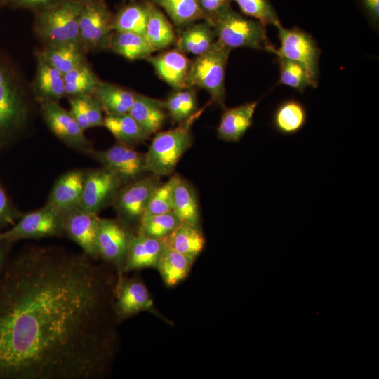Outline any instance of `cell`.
<instances>
[{
	"label": "cell",
	"instance_id": "49",
	"mask_svg": "<svg viewBox=\"0 0 379 379\" xmlns=\"http://www.w3.org/2000/svg\"><path fill=\"white\" fill-rule=\"evenodd\" d=\"M79 1L85 4L94 2V1H101V0H79Z\"/></svg>",
	"mask_w": 379,
	"mask_h": 379
},
{
	"label": "cell",
	"instance_id": "17",
	"mask_svg": "<svg viewBox=\"0 0 379 379\" xmlns=\"http://www.w3.org/2000/svg\"><path fill=\"white\" fill-rule=\"evenodd\" d=\"M85 171L74 168L62 174L54 182L46 204L61 213L79 206Z\"/></svg>",
	"mask_w": 379,
	"mask_h": 379
},
{
	"label": "cell",
	"instance_id": "16",
	"mask_svg": "<svg viewBox=\"0 0 379 379\" xmlns=\"http://www.w3.org/2000/svg\"><path fill=\"white\" fill-rule=\"evenodd\" d=\"M113 308L117 321L142 311L158 314L145 285L136 278L122 277L116 281Z\"/></svg>",
	"mask_w": 379,
	"mask_h": 379
},
{
	"label": "cell",
	"instance_id": "31",
	"mask_svg": "<svg viewBox=\"0 0 379 379\" xmlns=\"http://www.w3.org/2000/svg\"><path fill=\"white\" fill-rule=\"evenodd\" d=\"M109 48L129 60L147 59L155 51L143 35L128 32H114Z\"/></svg>",
	"mask_w": 379,
	"mask_h": 379
},
{
	"label": "cell",
	"instance_id": "24",
	"mask_svg": "<svg viewBox=\"0 0 379 379\" xmlns=\"http://www.w3.org/2000/svg\"><path fill=\"white\" fill-rule=\"evenodd\" d=\"M307 118V110L304 105L297 100L289 99L276 107L272 117V124L279 133L292 135L303 128Z\"/></svg>",
	"mask_w": 379,
	"mask_h": 379
},
{
	"label": "cell",
	"instance_id": "4",
	"mask_svg": "<svg viewBox=\"0 0 379 379\" xmlns=\"http://www.w3.org/2000/svg\"><path fill=\"white\" fill-rule=\"evenodd\" d=\"M209 102L179 125L156 134L145 154L147 171L160 176L171 174L192 142V126Z\"/></svg>",
	"mask_w": 379,
	"mask_h": 379
},
{
	"label": "cell",
	"instance_id": "25",
	"mask_svg": "<svg viewBox=\"0 0 379 379\" xmlns=\"http://www.w3.org/2000/svg\"><path fill=\"white\" fill-rule=\"evenodd\" d=\"M215 32L208 22L192 23L185 27L176 39L175 49L182 53L198 56L210 48L215 41Z\"/></svg>",
	"mask_w": 379,
	"mask_h": 379
},
{
	"label": "cell",
	"instance_id": "14",
	"mask_svg": "<svg viewBox=\"0 0 379 379\" xmlns=\"http://www.w3.org/2000/svg\"><path fill=\"white\" fill-rule=\"evenodd\" d=\"M40 109L48 128L64 144L86 155L93 149L84 131L69 111L58 102L40 105Z\"/></svg>",
	"mask_w": 379,
	"mask_h": 379
},
{
	"label": "cell",
	"instance_id": "40",
	"mask_svg": "<svg viewBox=\"0 0 379 379\" xmlns=\"http://www.w3.org/2000/svg\"><path fill=\"white\" fill-rule=\"evenodd\" d=\"M236 2L242 13L260 21L264 25L276 26L280 23L274 8L270 0H231Z\"/></svg>",
	"mask_w": 379,
	"mask_h": 379
},
{
	"label": "cell",
	"instance_id": "35",
	"mask_svg": "<svg viewBox=\"0 0 379 379\" xmlns=\"http://www.w3.org/2000/svg\"><path fill=\"white\" fill-rule=\"evenodd\" d=\"M66 95H93L100 80L87 61L63 74Z\"/></svg>",
	"mask_w": 379,
	"mask_h": 379
},
{
	"label": "cell",
	"instance_id": "41",
	"mask_svg": "<svg viewBox=\"0 0 379 379\" xmlns=\"http://www.w3.org/2000/svg\"><path fill=\"white\" fill-rule=\"evenodd\" d=\"M23 215L10 199L0 182V232L13 225Z\"/></svg>",
	"mask_w": 379,
	"mask_h": 379
},
{
	"label": "cell",
	"instance_id": "18",
	"mask_svg": "<svg viewBox=\"0 0 379 379\" xmlns=\"http://www.w3.org/2000/svg\"><path fill=\"white\" fill-rule=\"evenodd\" d=\"M31 92L39 105L58 102L66 96L63 74L36 54V69Z\"/></svg>",
	"mask_w": 379,
	"mask_h": 379
},
{
	"label": "cell",
	"instance_id": "37",
	"mask_svg": "<svg viewBox=\"0 0 379 379\" xmlns=\"http://www.w3.org/2000/svg\"><path fill=\"white\" fill-rule=\"evenodd\" d=\"M164 105L171 118L180 123L197 111L195 91L192 88L175 91L168 96Z\"/></svg>",
	"mask_w": 379,
	"mask_h": 379
},
{
	"label": "cell",
	"instance_id": "20",
	"mask_svg": "<svg viewBox=\"0 0 379 379\" xmlns=\"http://www.w3.org/2000/svg\"><path fill=\"white\" fill-rule=\"evenodd\" d=\"M258 101L225 109L217 128L218 138L227 142L241 140L253 124V115Z\"/></svg>",
	"mask_w": 379,
	"mask_h": 379
},
{
	"label": "cell",
	"instance_id": "36",
	"mask_svg": "<svg viewBox=\"0 0 379 379\" xmlns=\"http://www.w3.org/2000/svg\"><path fill=\"white\" fill-rule=\"evenodd\" d=\"M181 222L173 211L142 217L140 220L138 234L164 239Z\"/></svg>",
	"mask_w": 379,
	"mask_h": 379
},
{
	"label": "cell",
	"instance_id": "21",
	"mask_svg": "<svg viewBox=\"0 0 379 379\" xmlns=\"http://www.w3.org/2000/svg\"><path fill=\"white\" fill-rule=\"evenodd\" d=\"M165 248L164 239H157L140 234L132 238L123 268V274L136 270L157 267Z\"/></svg>",
	"mask_w": 379,
	"mask_h": 379
},
{
	"label": "cell",
	"instance_id": "46",
	"mask_svg": "<svg viewBox=\"0 0 379 379\" xmlns=\"http://www.w3.org/2000/svg\"><path fill=\"white\" fill-rule=\"evenodd\" d=\"M14 243L0 239V274L9 260V254Z\"/></svg>",
	"mask_w": 379,
	"mask_h": 379
},
{
	"label": "cell",
	"instance_id": "34",
	"mask_svg": "<svg viewBox=\"0 0 379 379\" xmlns=\"http://www.w3.org/2000/svg\"><path fill=\"white\" fill-rule=\"evenodd\" d=\"M149 13L148 1L131 4L121 8L113 17L114 32H128L144 36Z\"/></svg>",
	"mask_w": 379,
	"mask_h": 379
},
{
	"label": "cell",
	"instance_id": "7",
	"mask_svg": "<svg viewBox=\"0 0 379 379\" xmlns=\"http://www.w3.org/2000/svg\"><path fill=\"white\" fill-rule=\"evenodd\" d=\"M281 46L273 53L278 58L294 60L305 69L310 86L317 88L319 78V60L321 51L311 35L298 27L286 29L281 23L275 26Z\"/></svg>",
	"mask_w": 379,
	"mask_h": 379
},
{
	"label": "cell",
	"instance_id": "13",
	"mask_svg": "<svg viewBox=\"0 0 379 379\" xmlns=\"http://www.w3.org/2000/svg\"><path fill=\"white\" fill-rule=\"evenodd\" d=\"M88 156L115 173L122 185L139 179L147 172L145 154L119 142L105 150L93 149Z\"/></svg>",
	"mask_w": 379,
	"mask_h": 379
},
{
	"label": "cell",
	"instance_id": "39",
	"mask_svg": "<svg viewBox=\"0 0 379 379\" xmlns=\"http://www.w3.org/2000/svg\"><path fill=\"white\" fill-rule=\"evenodd\" d=\"M278 59L280 67L279 83L302 93L310 86L305 67L294 60L283 58Z\"/></svg>",
	"mask_w": 379,
	"mask_h": 379
},
{
	"label": "cell",
	"instance_id": "27",
	"mask_svg": "<svg viewBox=\"0 0 379 379\" xmlns=\"http://www.w3.org/2000/svg\"><path fill=\"white\" fill-rule=\"evenodd\" d=\"M195 258L165 245L156 268L159 272L164 283L168 286H173L187 276Z\"/></svg>",
	"mask_w": 379,
	"mask_h": 379
},
{
	"label": "cell",
	"instance_id": "32",
	"mask_svg": "<svg viewBox=\"0 0 379 379\" xmlns=\"http://www.w3.org/2000/svg\"><path fill=\"white\" fill-rule=\"evenodd\" d=\"M148 4L149 13L144 36L154 51L166 48L176 41L173 27L154 4L149 1Z\"/></svg>",
	"mask_w": 379,
	"mask_h": 379
},
{
	"label": "cell",
	"instance_id": "33",
	"mask_svg": "<svg viewBox=\"0 0 379 379\" xmlns=\"http://www.w3.org/2000/svg\"><path fill=\"white\" fill-rule=\"evenodd\" d=\"M161 7L173 24L183 28L200 19H204L205 13L200 0H148Z\"/></svg>",
	"mask_w": 379,
	"mask_h": 379
},
{
	"label": "cell",
	"instance_id": "47",
	"mask_svg": "<svg viewBox=\"0 0 379 379\" xmlns=\"http://www.w3.org/2000/svg\"><path fill=\"white\" fill-rule=\"evenodd\" d=\"M200 4L205 15L215 13L218 10L226 7L222 6L216 0H200Z\"/></svg>",
	"mask_w": 379,
	"mask_h": 379
},
{
	"label": "cell",
	"instance_id": "26",
	"mask_svg": "<svg viewBox=\"0 0 379 379\" xmlns=\"http://www.w3.org/2000/svg\"><path fill=\"white\" fill-rule=\"evenodd\" d=\"M135 94L121 86L100 81L93 96L98 100L106 114H121L129 112Z\"/></svg>",
	"mask_w": 379,
	"mask_h": 379
},
{
	"label": "cell",
	"instance_id": "11",
	"mask_svg": "<svg viewBox=\"0 0 379 379\" xmlns=\"http://www.w3.org/2000/svg\"><path fill=\"white\" fill-rule=\"evenodd\" d=\"M121 186L122 183L116 173L106 167L86 170L79 207L98 214L105 208L112 206Z\"/></svg>",
	"mask_w": 379,
	"mask_h": 379
},
{
	"label": "cell",
	"instance_id": "38",
	"mask_svg": "<svg viewBox=\"0 0 379 379\" xmlns=\"http://www.w3.org/2000/svg\"><path fill=\"white\" fill-rule=\"evenodd\" d=\"M178 178L177 175L173 176L154 190L142 217L172 211L173 192Z\"/></svg>",
	"mask_w": 379,
	"mask_h": 379
},
{
	"label": "cell",
	"instance_id": "42",
	"mask_svg": "<svg viewBox=\"0 0 379 379\" xmlns=\"http://www.w3.org/2000/svg\"><path fill=\"white\" fill-rule=\"evenodd\" d=\"M86 113L91 128L103 126V109L98 100L93 95H81Z\"/></svg>",
	"mask_w": 379,
	"mask_h": 379
},
{
	"label": "cell",
	"instance_id": "44",
	"mask_svg": "<svg viewBox=\"0 0 379 379\" xmlns=\"http://www.w3.org/2000/svg\"><path fill=\"white\" fill-rule=\"evenodd\" d=\"M63 0H11L9 5L13 8L28 9L35 13L52 7Z\"/></svg>",
	"mask_w": 379,
	"mask_h": 379
},
{
	"label": "cell",
	"instance_id": "15",
	"mask_svg": "<svg viewBox=\"0 0 379 379\" xmlns=\"http://www.w3.org/2000/svg\"><path fill=\"white\" fill-rule=\"evenodd\" d=\"M98 214L88 212L77 206L62 213L64 236L78 244L82 252L97 260L100 258L98 234Z\"/></svg>",
	"mask_w": 379,
	"mask_h": 379
},
{
	"label": "cell",
	"instance_id": "22",
	"mask_svg": "<svg viewBox=\"0 0 379 379\" xmlns=\"http://www.w3.org/2000/svg\"><path fill=\"white\" fill-rule=\"evenodd\" d=\"M86 49L79 41L46 45L36 54L62 74L86 62Z\"/></svg>",
	"mask_w": 379,
	"mask_h": 379
},
{
	"label": "cell",
	"instance_id": "30",
	"mask_svg": "<svg viewBox=\"0 0 379 379\" xmlns=\"http://www.w3.org/2000/svg\"><path fill=\"white\" fill-rule=\"evenodd\" d=\"M103 126L117 142L131 147L144 142L149 136L128 113L106 114Z\"/></svg>",
	"mask_w": 379,
	"mask_h": 379
},
{
	"label": "cell",
	"instance_id": "1",
	"mask_svg": "<svg viewBox=\"0 0 379 379\" xmlns=\"http://www.w3.org/2000/svg\"><path fill=\"white\" fill-rule=\"evenodd\" d=\"M116 281L83 252L35 246L9 258L0 274V379L103 377L115 350Z\"/></svg>",
	"mask_w": 379,
	"mask_h": 379
},
{
	"label": "cell",
	"instance_id": "48",
	"mask_svg": "<svg viewBox=\"0 0 379 379\" xmlns=\"http://www.w3.org/2000/svg\"><path fill=\"white\" fill-rule=\"evenodd\" d=\"M11 0H0V8L4 6L8 5Z\"/></svg>",
	"mask_w": 379,
	"mask_h": 379
},
{
	"label": "cell",
	"instance_id": "6",
	"mask_svg": "<svg viewBox=\"0 0 379 379\" xmlns=\"http://www.w3.org/2000/svg\"><path fill=\"white\" fill-rule=\"evenodd\" d=\"M84 4L63 0L35 13L34 29L46 45L79 41V19Z\"/></svg>",
	"mask_w": 379,
	"mask_h": 379
},
{
	"label": "cell",
	"instance_id": "10",
	"mask_svg": "<svg viewBox=\"0 0 379 379\" xmlns=\"http://www.w3.org/2000/svg\"><path fill=\"white\" fill-rule=\"evenodd\" d=\"M135 234L130 225L119 218H99L98 245L100 258L114 266L117 281L123 276L130 242Z\"/></svg>",
	"mask_w": 379,
	"mask_h": 379
},
{
	"label": "cell",
	"instance_id": "28",
	"mask_svg": "<svg viewBox=\"0 0 379 379\" xmlns=\"http://www.w3.org/2000/svg\"><path fill=\"white\" fill-rule=\"evenodd\" d=\"M166 246L194 258L201 252L205 244L204 234L197 227L181 222L165 239Z\"/></svg>",
	"mask_w": 379,
	"mask_h": 379
},
{
	"label": "cell",
	"instance_id": "12",
	"mask_svg": "<svg viewBox=\"0 0 379 379\" xmlns=\"http://www.w3.org/2000/svg\"><path fill=\"white\" fill-rule=\"evenodd\" d=\"M159 185V177L152 174L122 185L112 204L118 218L128 225L140 222L152 192Z\"/></svg>",
	"mask_w": 379,
	"mask_h": 379
},
{
	"label": "cell",
	"instance_id": "8",
	"mask_svg": "<svg viewBox=\"0 0 379 379\" xmlns=\"http://www.w3.org/2000/svg\"><path fill=\"white\" fill-rule=\"evenodd\" d=\"M62 236V213L46 204L39 209L23 213L9 229L0 232L1 239L12 243Z\"/></svg>",
	"mask_w": 379,
	"mask_h": 379
},
{
	"label": "cell",
	"instance_id": "43",
	"mask_svg": "<svg viewBox=\"0 0 379 379\" xmlns=\"http://www.w3.org/2000/svg\"><path fill=\"white\" fill-rule=\"evenodd\" d=\"M69 111L81 128L84 131L91 128L81 96L69 97Z\"/></svg>",
	"mask_w": 379,
	"mask_h": 379
},
{
	"label": "cell",
	"instance_id": "19",
	"mask_svg": "<svg viewBox=\"0 0 379 379\" xmlns=\"http://www.w3.org/2000/svg\"><path fill=\"white\" fill-rule=\"evenodd\" d=\"M154 67L157 75L174 91L187 88L186 79L191 62L184 53L177 49L165 51L146 59Z\"/></svg>",
	"mask_w": 379,
	"mask_h": 379
},
{
	"label": "cell",
	"instance_id": "45",
	"mask_svg": "<svg viewBox=\"0 0 379 379\" xmlns=\"http://www.w3.org/2000/svg\"><path fill=\"white\" fill-rule=\"evenodd\" d=\"M367 16L374 24H378L379 19V0H360Z\"/></svg>",
	"mask_w": 379,
	"mask_h": 379
},
{
	"label": "cell",
	"instance_id": "23",
	"mask_svg": "<svg viewBox=\"0 0 379 379\" xmlns=\"http://www.w3.org/2000/svg\"><path fill=\"white\" fill-rule=\"evenodd\" d=\"M164 101L136 93L128 114L148 135L157 132L166 119Z\"/></svg>",
	"mask_w": 379,
	"mask_h": 379
},
{
	"label": "cell",
	"instance_id": "29",
	"mask_svg": "<svg viewBox=\"0 0 379 379\" xmlns=\"http://www.w3.org/2000/svg\"><path fill=\"white\" fill-rule=\"evenodd\" d=\"M172 211L181 222L200 227V213L195 191L189 182L180 177L173 189Z\"/></svg>",
	"mask_w": 379,
	"mask_h": 379
},
{
	"label": "cell",
	"instance_id": "5",
	"mask_svg": "<svg viewBox=\"0 0 379 379\" xmlns=\"http://www.w3.org/2000/svg\"><path fill=\"white\" fill-rule=\"evenodd\" d=\"M230 49L218 39L208 50L191 62L186 79L187 88L199 87L211 95V103L224 106L225 77Z\"/></svg>",
	"mask_w": 379,
	"mask_h": 379
},
{
	"label": "cell",
	"instance_id": "2",
	"mask_svg": "<svg viewBox=\"0 0 379 379\" xmlns=\"http://www.w3.org/2000/svg\"><path fill=\"white\" fill-rule=\"evenodd\" d=\"M31 113L25 82L13 60L0 53V152L13 145Z\"/></svg>",
	"mask_w": 379,
	"mask_h": 379
},
{
	"label": "cell",
	"instance_id": "3",
	"mask_svg": "<svg viewBox=\"0 0 379 379\" xmlns=\"http://www.w3.org/2000/svg\"><path fill=\"white\" fill-rule=\"evenodd\" d=\"M204 20L212 27L218 40L230 50L251 48L273 53L275 49L267 38L265 25L239 14L230 6L205 15Z\"/></svg>",
	"mask_w": 379,
	"mask_h": 379
},
{
	"label": "cell",
	"instance_id": "9",
	"mask_svg": "<svg viewBox=\"0 0 379 379\" xmlns=\"http://www.w3.org/2000/svg\"><path fill=\"white\" fill-rule=\"evenodd\" d=\"M113 17L104 0L84 5L79 19V42L86 51L109 48Z\"/></svg>",
	"mask_w": 379,
	"mask_h": 379
}]
</instances>
